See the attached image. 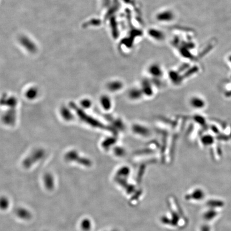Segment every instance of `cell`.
I'll use <instances>...</instances> for the list:
<instances>
[{"mask_svg":"<svg viewBox=\"0 0 231 231\" xmlns=\"http://www.w3.org/2000/svg\"><path fill=\"white\" fill-rule=\"evenodd\" d=\"M43 156V151L42 150H38L32 154L31 156L27 157L23 162L24 167L28 169L31 167L32 165H33L36 162L42 158Z\"/></svg>","mask_w":231,"mask_h":231,"instance_id":"6da1fadb","label":"cell"},{"mask_svg":"<svg viewBox=\"0 0 231 231\" xmlns=\"http://www.w3.org/2000/svg\"><path fill=\"white\" fill-rule=\"evenodd\" d=\"M65 159L69 162H77L82 165L88 166L90 165L89 161L84 158H80L76 153L74 151H71L68 153L65 156Z\"/></svg>","mask_w":231,"mask_h":231,"instance_id":"7a4b0ae2","label":"cell"},{"mask_svg":"<svg viewBox=\"0 0 231 231\" xmlns=\"http://www.w3.org/2000/svg\"><path fill=\"white\" fill-rule=\"evenodd\" d=\"M14 213L17 217L24 220H29L32 217L31 211L25 208H18L15 210Z\"/></svg>","mask_w":231,"mask_h":231,"instance_id":"3957f363","label":"cell"},{"mask_svg":"<svg viewBox=\"0 0 231 231\" xmlns=\"http://www.w3.org/2000/svg\"><path fill=\"white\" fill-rule=\"evenodd\" d=\"M43 183L45 188L49 191H52L55 188V179L52 174L47 173L43 176Z\"/></svg>","mask_w":231,"mask_h":231,"instance_id":"277c9868","label":"cell"},{"mask_svg":"<svg viewBox=\"0 0 231 231\" xmlns=\"http://www.w3.org/2000/svg\"><path fill=\"white\" fill-rule=\"evenodd\" d=\"M191 105L192 106L195 108L201 109L205 105L204 102L199 98H194L191 100Z\"/></svg>","mask_w":231,"mask_h":231,"instance_id":"5b68a950","label":"cell"},{"mask_svg":"<svg viewBox=\"0 0 231 231\" xmlns=\"http://www.w3.org/2000/svg\"><path fill=\"white\" fill-rule=\"evenodd\" d=\"M10 201L9 198L6 196L0 197V209L2 210L7 209L9 207Z\"/></svg>","mask_w":231,"mask_h":231,"instance_id":"8992f818","label":"cell"},{"mask_svg":"<svg viewBox=\"0 0 231 231\" xmlns=\"http://www.w3.org/2000/svg\"><path fill=\"white\" fill-rule=\"evenodd\" d=\"M92 226L91 220L88 219H85L82 220L80 224L81 229L84 231H88Z\"/></svg>","mask_w":231,"mask_h":231,"instance_id":"52a82bcc","label":"cell"},{"mask_svg":"<svg viewBox=\"0 0 231 231\" xmlns=\"http://www.w3.org/2000/svg\"><path fill=\"white\" fill-rule=\"evenodd\" d=\"M203 142L204 144H207V145H211L213 142V139L211 138L210 136H206L204 139H203Z\"/></svg>","mask_w":231,"mask_h":231,"instance_id":"ba28073f","label":"cell"}]
</instances>
